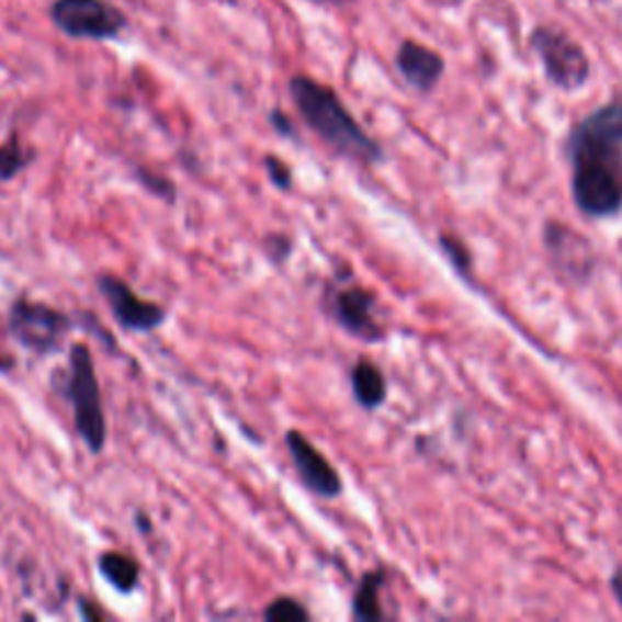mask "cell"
<instances>
[{
	"label": "cell",
	"instance_id": "cell-1",
	"mask_svg": "<svg viewBox=\"0 0 622 622\" xmlns=\"http://www.w3.org/2000/svg\"><path fill=\"white\" fill-rule=\"evenodd\" d=\"M290 93L302 120L316 132V137L331 146L336 154L355 158L363 163H377L382 158L380 144L360 127L331 88L312 81L307 76H294Z\"/></svg>",
	"mask_w": 622,
	"mask_h": 622
},
{
	"label": "cell",
	"instance_id": "cell-2",
	"mask_svg": "<svg viewBox=\"0 0 622 622\" xmlns=\"http://www.w3.org/2000/svg\"><path fill=\"white\" fill-rule=\"evenodd\" d=\"M66 397L73 406L76 431L86 448L100 455L108 443V418L100 397L93 353L86 343H73L69 353V375H66Z\"/></svg>",
	"mask_w": 622,
	"mask_h": 622
},
{
	"label": "cell",
	"instance_id": "cell-3",
	"mask_svg": "<svg viewBox=\"0 0 622 622\" xmlns=\"http://www.w3.org/2000/svg\"><path fill=\"white\" fill-rule=\"evenodd\" d=\"M572 195L576 207H579V212L586 214V217H615L622 210V156L576 161Z\"/></svg>",
	"mask_w": 622,
	"mask_h": 622
},
{
	"label": "cell",
	"instance_id": "cell-4",
	"mask_svg": "<svg viewBox=\"0 0 622 622\" xmlns=\"http://www.w3.org/2000/svg\"><path fill=\"white\" fill-rule=\"evenodd\" d=\"M71 319L49 304L15 299L8 312V331L22 348L35 350L39 355L54 353L69 331Z\"/></svg>",
	"mask_w": 622,
	"mask_h": 622
},
{
	"label": "cell",
	"instance_id": "cell-5",
	"mask_svg": "<svg viewBox=\"0 0 622 622\" xmlns=\"http://www.w3.org/2000/svg\"><path fill=\"white\" fill-rule=\"evenodd\" d=\"M569 161L588 158H620L622 156V103L598 108L576 124L567 139Z\"/></svg>",
	"mask_w": 622,
	"mask_h": 622
},
{
	"label": "cell",
	"instance_id": "cell-6",
	"mask_svg": "<svg viewBox=\"0 0 622 622\" xmlns=\"http://www.w3.org/2000/svg\"><path fill=\"white\" fill-rule=\"evenodd\" d=\"M52 18L66 35L83 39L115 37L124 27V18L100 0H56Z\"/></svg>",
	"mask_w": 622,
	"mask_h": 622
},
{
	"label": "cell",
	"instance_id": "cell-7",
	"mask_svg": "<svg viewBox=\"0 0 622 622\" xmlns=\"http://www.w3.org/2000/svg\"><path fill=\"white\" fill-rule=\"evenodd\" d=\"M98 290L110 304L112 316H115L122 329L146 333V331L158 329V326L166 321V309L161 307V304L137 297V292H134L127 282L120 280L117 275H110V273L100 275Z\"/></svg>",
	"mask_w": 622,
	"mask_h": 622
},
{
	"label": "cell",
	"instance_id": "cell-8",
	"mask_svg": "<svg viewBox=\"0 0 622 622\" xmlns=\"http://www.w3.org/2000/svg\"><path fill=\"white\" fill-rule=\"evenodd\" d=\"M535 47L554 86L576 90L586 83L588 59L579 44H574L567 35L554 30H540L535 35Z\"/></svg>",
	"mask_w": 622,
	"mask_h": 622
},
{
	"label": "cell",
	"instance_id": "cell-9",
	"mask_svg": "<svg viewBox=\"0 0 622 622\" xmlns=\"http://www.w3.org/2000/svg\"><path fill=\"white\" fill-rule=\"evenodd\" d=\"M285 445L290 450L294 470H297L299 479L312 494L321 496V499H338L343 494L341 474L336 472L326 455L314 448L307 436H302L299 431H287Z\"/></svg>",
	"mask_w": 622,
	"mask_h": 622
},
{
	"label": "cell",
	"instance_id": "cell-10",
	"mask_svg": "<svg viewBox=\"0 0 622 622\" xmlns=\"http://www.w3.org/2000/svg\"><path fill=\"white\" fill-rule=\"evenodd\" d=\"M377 297L365 287H341L333 292L331 314L341 329L363 341H380L384 336L375 319Z\"/></svg>",
	"mask_w": 622,
	"mask_h": 622
},
{
	"label": "cell",
	"instance_id": "cell-11",
	"mask_svg": "<svg viewBox=\"0 0 622 622\" xmlns=\"http://www.w3.org/2000/svg\"><path fill=\"white\" fill-rule=\"evenodd\" d=\"M397 66L406 83L414 86L416 90H433L440 81V76L445 71V64L440 56L431 49L421 47L416 42H404L397 54Z\"/></svg>",
	"mask_w": 622,
	"mask_h": 622
},
{
	"label": "cell",
	"instance_id": "cell-12",
	"mask_svg": "<svg viewBox=\"0 0 622 622\" xmlns=\"http://www.w3.org/2000/svg\"><path fill=\"white\" fill-rule=\"evenodd\" d=\"M350 387H353L355 402L367 411H375L387 402V380H384L382 370L375 363H370V360H360L350 370Z\"/></svg>",
	"mask_w": 622,
	"mask_h": 622
},
{
	"label": "cell",
	"instance_id": "cell-13",
	"mask_svg": "<svg viewBox=\"0 0 622 622\" xmlns=\"http://www.w3.org/2000/svg\"><path fill=\"white\" fill-rule=\"evenodd\" d=\"M98 569L103 574V579L110 581L112 588H117L120 593H132L139 584V564L129 554L122 552H103L98 559Z\"/></svg>",
	"mask_w": 622,
	"mask_h": 622
},
{
	"label": "cell",
	"instance_id": "cell-14",
	"mask_svg": "<svg viewBox=\"0 0 622 622\" xmlns=\"http://www.w3.org/2000/svg\"><path fill=\"white\" fill-rule=\"evenodd\" d=\"M384 579H387L384 569L367 572L363 579H360V584L355 588V596H353V618L355 620L375 622V620L384 618L382 608H380V591L384 586Z\"/></svg>",
	"mask_w": 622,
	"mask_h": 622
},
{
	"label": "cell",
	"instance_id": "cell-15",
	"mask_svg": "<svg viewBox=\"0 0 622 622\" xmlns=\"http://www.w3.org/2000/svg\"><path fill=\"white\" fill-rule=\"evenodd\" d=\"M263 618L268 622H309V610L299 601H294V598L282 596L265 608Z\"/></svg>",
	"mask_w": 622,
	"mask_h": 622
},
{
	"label": "cell",
	"instance_id": "cell-16",
	"mask_svg": "<svg viewBox=\"0 0 622 622\" xmlns=\"http://www.w3.org/2000/svg\"><path fill=\"white\" fill-rule=\"evenodd\" d=\"M25 166H27V156L20 149L15 137L0 146V180H13Z\"/></svg>",
	"mask_w": 622,
	"mask_h": 622
},
{
	"label": "cell",
	"instance_id": "cell-17",
	"mask_svg": "<svg viewBox=\"0 0 622 622\" xmlns=\"http://www.w3.org/2000/svg\"><path fill=\"white\" fill-rule=\"evenodd\" d=\"M263 168H265V173L270 178V183H273L275 188H280V190L292 188V168L285 161H282V158H278L273 154L265 156Z\"/></svg>",
	"mask_w": 622,
	"mask_h": 622
},
{
	"label": "cell",
	"instance_id": "cell-18",
	"mask_svg": "<svg viewBox=\"0 0 622 622\" xmlns=\"http://www.w3.org/2000/svg\"><path fill=\"white\" fill-rule=\"evenodd\" d=\"M440 246H443L445 256L450 258V263L455 265L462 275H470V256H467V248L457 244L455 239H450V236H440Z\"/></svg>",
	"mask_w": 622,
	"mask_h": 622
},
{
	"label": "cell",
	"instance_id": "cell-19",
	"mask_svg": "<svg viewBox=\"0 0 622 622\" xmlns=\"http://www.w3.org/2000/svg\"><path fill=\"white\" fill-rule=\"evenodd\" d=\"M139 180L142 183L149 188L154 195H158V197H166V200H173L176 197V188H173V183L171 180H166V178H158L156 173H151V171H144V168H139Z\"/></svg>",
	"mask_w": 622,
	"mask_h": 622
},
{
	"label": "cell",
	"instance_id": "cell-20",
	"mask_svg": "<svg viewBox=\"0 0 622 622\" xmlns=\"http://www.w3.org/2000/svg\"><path fill=\"white\" fill-rule=\"evenodd\" d=\"M273 124H275V129L280 132V134H285V137H292L294 134V129H292V124H290V120L285 117V115H280V112H273Z\"/></svg>",
	"mask_w": 622,
	"mask_h": 622
},
{
	"label": "cell",
	"instance_id": "cell-21",
	"mask_svg": "<svg viewBox=\"0 0 622 622\" xmlns=\"http://www.w3.org/2000/svg\"><path fill=\"white\" fill-rule=\"evenodd\" d=\"M610 591H613L618 606L622 608V569H618L613 576H610Z\"/></svg>",
	"mask_w": 622,
	"mask_h": 622
}]
</instances>
